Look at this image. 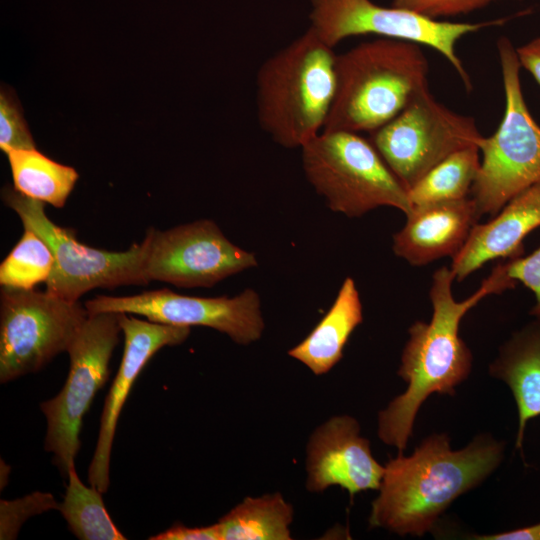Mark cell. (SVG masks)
I'll use <instances>...</instances> for the list:
<instances>
[{
  "mask_svg": "<svg viewBox=\"0 0 540 540\" xmlns=\"http://www.w3.org/2000/svg\"><path fill=\"white\" fill-rule=\"evenodd\" d=\"M498 263L480 288L462 301L454 299L450 268L437 269L429 297L433 308L431 321H417L409 328V339L403 349L398 375L408 386L379 412L378 436L382 442L406 448L418 410L433 393L454 395L472 369V353L459 336V325L465 314L482 299L514 288L516 281Z\"/></svg>",
  "mask_w": 540,
  "mask_h": 540,
  "instance_id": "1",
  "label": "cell"
},
{
  "mask_svg": "<svg viewBox=\"0 0 540 540\" xmlns=\"http://www.w3.org/2000/svg\"><path fill=\"white\" fill-rule=\"evenodd\" d=\"M504 445L487 435L452 450L446 434L426 438L409 456L384 466L369 525L400 536H422L460 495L478 486L500 464Z\"/></svg>",
  "mask_w": 540,
  "mask_h": 540,
  "instance_id": "2",
  "label": "cell"
},
{
  "mask_svg": "<svg viewBox=\"0 0 540 540\" xmlns=\"http://www.w3.org/2000/svg\"><path fill=\"white\" fill-rule=\"evenodd\" d=\"M337 54L311 28L274 53L256 77L261 128L285 148H301L327 123L337 86Z\"/></svg>",
  "mask_w": 540,
  "mask_h": 540,
  "instance_id": "3",
  "label": "cell"
},
{
  "mask_svg": "<svg viewBox=\"0 0 540 540\" xmlns=\"http://www.w3.org/2000/svg\"><path fill=\"white\" fill-rule=\"evenodd\" d=\"M419 45L379 38L337 55L336 94L324 130L372 133L396 117L427 85Z\"/></svg>",
  "mask_w": 540,
  "mask_h": 540,
  "instance_id": "4",
  "label": "cell"
},
{
  "mask_svg": "<svg viewBox=\"0 0 540 540\" xmlns=\"http://www.w3.org/2000/svg\"><path fill=\"white\" fill-rule=\"evenodd\" d=\"M300 149L308 182L332 211L359 217L382 206L412 210L408 190L359 133L323 130Z\"/></svg>",
  "mask_w": 540,
  "mask_h": 540,
  "instance_id": "5",
  "label": "cell"
},
{
  "mask_svg": "<svg viewBox=\"0 0 540 540\" xmlns=\"http://www.w3.org/2000/svg\"><path fill=\"white\" fill-rule=\"evenodd\" d=\"M504 91L505 114L478 148L483 158L470 194L478 215H496L514 196L540 181V126L523 98L520 61L510 40L497 42Z\"/></svg>",
  "mask_w": 540,
  "mask_h": 540,
  "instance_id": "6",
  "label": "cell"
},
{
  "mask_svg": "<svg viewBox=\"0 0 540 540\" xmlns=\"http://www.w3.org/2000/svg\"><path fill=\"white\" fill-rule=\"evenodd\" d=\"M2 200L20 218L24 229L40 236L52 251L54 266L46 291L69 301H78L95 288L147 285L144 263L149 247L146 233L141 243L128 250L112 252L80 243L75 232L59 227L45 212V203L29 198L13 187L2 189Z\"/></svg>",
  "mask_w": 540,
  "mask_h": 540,
  "instance_id": "7",
  "label": "cell"
},
{
  "mask_svg": "<svg viewBox=\"0 0 540 540\" xmlns=\"http://www.w3.org/2000/svg\"><path fill=\"white\" fill-rule=\"evenodd\" d=\"M122 332L119 313L89 314L67 353L69 373L60 392L40 404L47 420L44 449L67 477L80 449L82 420L96 393L106 383L109 363Z\"/></svg>",
  "mask_w": 540,
  "mask_h": 540,
  "instance_id": "8",
  "label": "cell"
},
{
  "mask_svg": "<svg viewBox=\"0 0 540 540\" xmlns=\"http://www.w3.org/2000/svg\"><path fill=\"white\" fill-rule=\"evenodd\" d=\"M88 316L78 301L1 287L0 382L37 372L67 352Z\"/></svg>",
  "mask_w": 540,
  "mask_h": 540,
  "instance_id": "9",
  "label": "cell"
},
{
  "mask_svg": "<svg viewBox=\"0 0 540 540\" xmlns=\"http://www.w3.org/2000/svg\"><path fill=\"white\" fill-rule=\"evenodd\" d=\"M482 137L473 118L436 101L428 85L396 117L370 133L371 143L407 190L452 153L478 146Z\"/></svg>",
  "mask_w": 540,
  "mask_h": 540,
  "instance_id": "10",
  "label": "cell"
},
{
  "mask_svg": "<svg viewBox=\"0 0 540 540\" xmlns=\"http://www.w3.org/2000/svg\"><path fill=\"white\" fill-rule=\"evenodd\" d=\"M309 1V28L330 46L335 47L348 37L365 34L427 45L452 64L468 91L472 84L456 54L458 40L468 33L504 22L502 19L481 23L439 21L406 9L383 7L371 0Z\"/></svg>",
  "mask_w": 540,
  "mask_h": 540,
  "instance_id": "11",
  "label": "cell"
},
{
  "mask_svg": "<svg viewBox=\"0 0 540 540\" xmlns=\"http://www.w3.org/2000/svg\"><path fill=\"white\" fill-rule=\"evenodd\" d=\"M144 274L182 288L212 287L257 266L254 253L232 243L212 220H198L160 231L150 228Z\"/></svg>",
  "mask_w": 540,
  "mask_h": 540,
  "instance_id": "12",
  "label": "cell"
},
{
  "mask_svg": "<svg viewBox=\"0 0 540 540\" xmlns=\"http://www.w3.org/2000/svg\"><path fill=\"white\" fill-rule=\"evenodd\" d=\"M89 314L126 313L157 323L177 326H204L248 345L262 336L265 328L258 293L247 288L228 297H194L167 288L131 296H96L84 304Z\"/></svg>",
  "mask_w": 540,
  "mask_h": 540,
  "instance_id": "13",
  "label": "cell"
},
{
  "mask_svg": "<svg viewBox=\"0 0 540 540\" xmlns=\"http://www.w3.org/2000/svg\"><path fill=\"white\" fill-rule=\"evenodd\" d=\"M124 350L117 374L106 396L96 448L88 469L89 484L105 493L109 488L112 444L121 410L136 378L151 357L165 346L183 343L190 327L169 325L119 313Z\"/></svg>",
  "mask_w": 540,
  "mask_h": 540,
  "instance_id": "14",
  "label": "cell"
},
{
  "mask_svg": "<svg viewBox=\"0 0 540 540\" xmlns=\"http://www.w3.org/2000/svg\"><path fill=\"white\" fill-rule=\"evenodd\" d=\"M384 469L373 457L369 440L360 435V425L352 416H333L310 436L306 457V488L310 492H323L334 485L351 497L378 490Z\"/></svg>",
  "mask_w": 540,
  "mask_h": 540,
  "instance_id": "15",
  "label": "cell"
},
{
  "mask_svg": "<svg viewBox=\"0 0 540 540\" xmlns=\"http://www.w3.org/2000/svg\"><path fill=\"white\" fill-rule=\"evenodd\" d=\"M480 216L472 198L413 206L393 235L396 256L413 266L456 255Z\"/></svg>",
  "mask_w": 540,
  "mask_h": 540,
  "instance_id": "16",
  "label": "cell"
},
{
  "mask_svg": "<svg viewBox=\"0 0 540 540\" xmlns=\"http://www.w3.org/2000/svg\"><path fill=\"white\" fill-rule=\"evenodd\" d=\"M540 226V181L523 190L486 223H477L452 257L451 271L462 281L485 263L523 255L524 238Z\"/></svg>",
  "mask_w": 540,
  "mask_h": 540,
  "instance_id": "17",
  "label": "cell"
},
{
  "mask_svg": "<svg viewBox=\"0 0 540 540\" xmlns=\"http://www.w3.org/2000/svg\"><path fill=\"white\" fill-rule=\"evenodd\" d=\"M490 374L512 391L518 410L516 448L521 449L527 422L540 416V320L519 331L500 348Z\"/></svg>",
  "mask_w": 540,
  "mask_h": 540,
  "instance_id": "18",
  "label": "cell"
},
{
  "mask_svg": "<svg viewBox=\"0 0 540 540\" xmlns=\"http://www.w3.org/2000/svg\"><path fill=\"white\" fill-rule=\"evenodd\" d=\"M363 321L359 291L352 277H346L324 317L288 355L303 363L313 374L329 372L343 357L344 347Z\"/></svg>",
  "mask_w": 540,
  "mask_h": 540,
  "instance_id": "19",
  "label": "cell"
},
{
  "mask_svg": "<svg viewBox=\"0 0 540 540\" xmlns=\"http://www.w3.org/2000/svg\"><path fill=\"white\" fill-rule=\"evenodd\" d=\"M294 510L280 493L246 497L217 522L221 540H290Z\"/></svg>",
  "mask_w": 540,
  "mask_h": 540,
  "instance_id": "20",
  "label": "cell"
},
{
  "mask_svg": "<svg viewBox=\"0 0 540 540\" xmlns=\"http://www.w3.org/2000/svg\"><path fill=\"white\" fill-rule=\"evenodd\" d=\"M12 173L13 188L29 197L62 208L77 180V171L58 163L35 149L6 153Z\"/></svg>",
  "mask_w": 540,
  "mask_h": 540,
  "instance_id": "21",
  "label": "cell"
},
{
  "mask_svg": "<svg viewBox=\"0 0 540 540\" xmlns=\"http://www.w3.org/2000/svg\"><path fill=\"white\" fill-rule=\"evenodd\" d=\"M479 151L468 146L434 166L408 190L412 205L467 198L480 168Z\"/></svg>",
  "mask_w": 540,
  "mask_h": 540,
  "instance_id": "22",
  "label": "cell"
},
{
  "mask_svg": "<svg viewBox=\"0 0 540 540\" xmlns=\"http://www.w3.org/2000/svg\"><path fill=\"white\" fill-rule=\"evenodd\" d=\"M67 478L65 495L58 510L71 532L81 540L126 539L108 514L102 492L82 483L75 464L70 466Z\"/></svg>",
  "mask_w": 540,
  "mask_h": 540,
  "instance_id": "23",
  "label": "cell"
},
{
  "mask_svg": "<svg viewBox=\"0 0 540 540\" xmlns=\"http://www.w3.org/2000/svg\"><path fill=\"white\" fill-rule=\"evenodd\" d=\"M54 266V256L46 242L30 229L0 265L1 287L31 290L48 280Z\"/></svg>",
  "mask_w": 540,
  "mask_h": 540,
  "instance_id": "24",
  "label": "cell"
},
{
  "mask_svg": "<svg viewBox=\"0 0 540 540\" xmlns=\"http://www.w3.org/2000/svg\"><path fill=\"white\" fill-rule=\"evenodd\" d=\"M36 145L23 117L22 108L12 90L1 87L0 93V149H35Z\"/></svg>",
  "mask_w": 540,
  "mask_h": 540,
  "instance_id": "25",
  "label": "cell"
},
{
  "mask_svg": "<svg viewBox=\"0 0 540 540\" xmlns=\"http://www.w3.org/2000/svg\"><path fill=\"white\" fill-rule=\"evenodd\" d=\"M59 503L53 495L34 492L13 501L0 502V538L15 539L21 525L31 516L51 509L58 510Z\"/></svg>",
  "mask_w": 540,
  "mask_h": 540,
  "instance_id": "26",
  "label": "cell"
},
{
  "mask_svg": "<svg viewBox=\"0 0 540 540\" xmlns=\"http://www.w3.org/2000/svg\"><path fill=\"white\" fill-rule=\"evenodd\" d=\"M496 0H393L392 6L431 19L466 14Z\"/></svg>",
  "mask_w": 540,
  "mask_h": 540,
  "instance_id": "27",
  "label": "cell"
},
{
  "mask_svg": "<svg viewBox=\"0 0 540 540\" xmlns=\"http://www.w3.org/2000/svg\"><path fill=\"white\" fill-rule=\"evenodd\" d=\"M508 276L531 290L535 304L530 315L540 320V247L527 256H519L506 262Z\"/></svg>",
  "mask_w": 540,
  "mask_h": 540,
  "instance_id": "28",
  "label": "cell"
},
{
  "mask_svg": "<svg viewBox=\"0 0 540 540\" xmlns=\"http://www.w3.org/2000/svg\"><path fill=\"white\" fill-rule=\"evenodd\" d=\"M150 540H221L217 523L203 527H187L176 523L167 530L149 537Z\"/></svg>",
  "mask_w": 540,
  "mask_h": 540,
  "instance_id": "29",
  "label": "cell"
},
{
  "mask_svg": "<svg viewBox=\"0 0 540 540\" xmlns=\"http://www.w3.org/2000/svg\"><path fill=\"white\" fill-rule=\"evenodd\" d=\"M516 51L521 66L528 70L540 84V37L519 47Z\"/></svg>",
  "mask_w": 540,
  "mask_h": 540,
  "instance_id": "30",
  "label": "cell"
},
{
  "mask_svg": "<svg viewBox=\"0 0 540 540\" xmlns=\"http://www.w3.org/2000/svg\"><path fill=\"white\" fill-rule=\"evenodd\" d=\"M473 538L478 540H540V523L502 533L477 535Z\"/></svg>",
  "mask_w": 540,
  "mask_h": 540,
  "instance_id": "31",
  "label": "cell"
}]
</instances>
